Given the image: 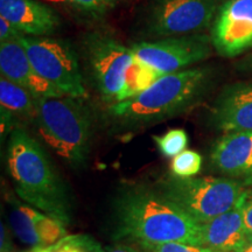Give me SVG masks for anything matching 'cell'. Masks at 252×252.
I'll use <instances>...</instances> for the list:
<instances>
[{"label": "cell", "mask_w": 252, "mask_h": 252, "mask_svg": "<svg viewBox=\"0 0 252 252\" xmlns=\"http://www.w3.org/2000/svg\"><path fill=\"white\" fill-rule=\"evenodd\" d=\"M158 150L166 158H174L184 152L188 144V135L182 128H173L162 135L153 137Z\"/></svg>", "instance_id": "ffe728a7"}, {"label": "cell", "mask_w": 252, "mask_h": 252, "mask_svg": "<svg viewBox=\"0 0 252 252\" xmlns=\"http://www.w3.org/2000/svg\"><path fill=\"white\" fill-rule=\"evenodd\" d=\"M69 1L78 6L83 11L94 14L102 13L108 8L105 0H69Z\"/></svg>", "instance_id": "484cf974"}, {"label": "cell", "mask_w": 252, "mask_h": 252, "mask_svg": "<svg viewBox=\"0 0 252 252\" xmlns=\"http://www.w3.org/2000/svg\"><path fill=\"white\" fill-rule=\"evenodd\" d=\"M30 252H50V249L49 247H39V248H33Z\"/></svg>", "instance_id": "1f68e13d"}, {"label": "cell", "mask_w": 252, "mask_h": 252, "mask_svg": "<svg viewBox=\"0 0 252 252\" xmlns=\"http://www.w3.org/2000/svg\"><path fill=\"white\" fill-rule=\"evenodd\" d=\"M105 252H144L141 249L135 248L132 244H122V243H116L112 247L108 248Z\"/></svg>", "instance_id": "83f0119b"}, {"label": "cell", "mask_w": 252, "mask_h": 252, "mask_svg": "<svg viewBox=\"0 0 252 252\" xmlns=\"http://www.w3.org/2000/svg\"><path fill=\"white\" fill-rule=\"evenodd\" d=\"M210 40L223 58H236L252 49V0H228L220 6Z\"/></svg>", "instance_id": "30bf717a"}, {"label": "cell", "mask_w": 252, "mask_h": 252, "mask_svg": "<svg viewBox=\"0 0 252 252\" xmlns=\"http://www.w3.org/2000/svg\"><path fill=\"white\" fill-rule=\"evenodd\" d=\"M113 217L116 239L137 245L169 242L200 244V223L160 190L124 189L113 204Z\"/></svg>", "instance_id": "6da1fadb"}, {"label": "cell", "mask_w": 252, "mask_h": 252, "mask_svg": "<svg viewBox=\"0 0 252 252\" xmlns=\"http://www.w3.org/2000/svg\"><path fill=\"white\" fill-rule=\"evenodd\" d=\"M238 252H252V235H248L247 241Z\"/></svg>", "instance_id": "f1b7e54d"}, {"label": "cell", "mask_w": 252, "mask_h": 252, "mask_svg": "<svg viewBox=\"0 0 252 252\" xmlns=\"http://www.w3.org/2000/svg\"><path fill=\"white\" fill-rule=\"evenodd\" d=\"M34 226L37 237L40 239L41 247L46 248L55 244L60 239L65 237V224L61 220L54 219V217L47 215V214L34 210Z\"/></svg>", "instance_id": "d6986e66"}, {"label": "cell", "mask_w": 252, "mask_h": 252, "mask_svg": "<svg viewBox=\"0 0 252 252\" xmlns=\"http://www.w3.org/2000/svg\"><path fill=\"white\" fill-rule=\"evenodd\" d=\"M242 210L248 235H252V189L244 191L242 197Z\"/></svg>", "instance_id": "d4e9b609"}, {"label": "cell", "mask_w": 252, "mask_h": 252, "mask_svg": "<svg viewBox=\"0 0 252 252\" xmlns=\"http://www.w3.org/2000/svg\"><path fill=\"white\" fill-rule=\"evenodd\" d=\"M0 72L1 76L25 88L37 98L63 97L35 70L20 39L0 43Z\"/></svg>", "instance_id": "8fae6325"}, {"label": "cell", "mask_w": 252, "mask_h": 252, "mask_svg": "<svg viewBox=\"0 0 252 252\" xmlns=\"http://www.w3.org/2000/svg\"><path fill=\"white\" fill-rule=\"evenodd\" d=\"M24 34L11 24L7 19L0 17V42H8V41H17Z\"/></svg>", "instance_id": "cb8c5ba5"}, {"label": "cell", "mask_w": 252, "mask_h": 252, "mask_svg": "<svg viewBox=\"0 0 252 252\" xmlns=\"http://www.w3.org/2000/svg\"><path fill=\"white\" fill-rule=\"evenodd\" d=\"M216 0H154L149 31L157 37L193 35L215 20Z\"/></svg>", "instance_id": "ba28073f"}, {"label": "cell", "mask_w": 252, "mask_h": 252, "mask_svg": "<svg viewBox=\"0 0 252 252\" xmlns=\"http://www.w3.org/2000/svg\"><path fill=\"white\" fill-rule=\"evenodd\" d=\"M212 40L206 35L162 37L156 41H143L132 45L134 58L157 69L162 75L188 69L202 62L212 54Z\"/></svg>", "instance_id": "9c48e42d"}, {"label": "cell", "mask_w": 252, "mask_h": 252, "mask_svg": "<svg viewBox=\"0 0 252 252\" xmlns=\"http://www.w3.org/2000/svg\"><path fill=\"white\" fill-rule=\"evenodd\" d=\"M49 249L50 252H105L98 242L88 235L65 236Z\"/></svg>", "instance_id": "44dd1931"}, {"label": "cell", "mask_w": 252, "mask_h": 252, "mask_svg": "<svg viewBox=\"0 0 252 252\" xmlns=\"http://www.w3.org/2000/svg\"><path fill=\"white\" fill-rule=\"evenodd\" d=\"M12 251H13V244H12L8 229L5 224H1V252Z\"/></svg>", "instance_id": "4316f807"}, {"label": "cell", "mask_w": 252, "mask_h": 252, "mask_svg": "<svg viewBox=\"0 0 252 252\" xmlns=\"http://www.w3.org/2000/svg\"><path fill=\"white\" fill-rule=\"evenodd\" d=\"M87 56L104 100L117 103L124 90L126 74L134 61L131 48L104 34H91L86 42Z\"/></svg>", "instance_id": "52a82bcc"}, {"label": "cell", "mask_w": 252, "mask_h": 252, "mask_svg": "<svg viewBox=\"0 0 252 252\" xmlns=\"http://www.w3.org/2000/svg\"><path fill=\"white\" fill-rule=\"evenodd\" d=\"M0 17L27 36H48L60 23L58 14L37 0H0Z\"/></svg>", "instance_id": "4fadbf2b"}, {"label": "cell", "mask_w": 252, "mask_h": 252, "mask_svg": "<svg viewBox=\"0 0 252 252\" xmlns=\"http://www.w3.org/2000/svg\"><path fill=\"white\" fill-rule=\"evenodd\" d=\"M39 99L30 91L4 76L0 77V105L14 117L36 119Z\"/></svg>", "instance_id": "2e32d148"}, {"label": "cell", "mask_w": 252, "mask_h": 252, "mask_svg": "<svg viewBox=\"0 0 252 252\" xmlns=\"http://www.w3.org/2000/svg\"><path fill=\"white\" fill-rule=\"evenodd\" d=\"M242 64H243V67L245 68V69H248L249 71H251L252 72V54L249 56V58L245 60V61L242 63Z\"/></svg>", "instance_id": "f546056e"}, {"label": "cell", "mask_w": 252, "mask_h": 252, "mask_svg": "<svg viewBox=\"0 0 252 252\" xmlns=\"http://www.w3.org/2000/svg\"><path fill=\"white\" fill-rule=\"evenodd\" d=\"M47 1H52V2H65V1H69V0H47Z\"/></svg>", "instance_id": "d6a6232c"}, {"label": "cell", "mask_w": 252, "mask_h": 252, "mask_svg": "<svg viewBox=\"0 0 252 252\" xmlns=\"http://www.w3.org/2000/svg\"><path fill=\"white\" fill-rule=\"evenodd\" d=\"M123 1H125V0H105L108 7H113V6H116L117 4H121V2H123Z\"/></svg>", "instance_id": "4dcf8cb0"}, {"label": "cell", "mask_w": 252, "mask_h": 252, "mask_svg": "<svg viewBox=\"0 0 252 252\" xmlns=\"http://www.w3.org/2000/svg\"><path fill=\"white\" fill-rule=\"evenodd\" d=\"M212 162L230 176H252V132H229L214 146Z\"/></svg>", "instance_id": "9a60e30c"}, {"label": "cell", "mask_w": 252, "mask_h": 252, "mask_svg": "<svg viewBox=\"0 0 252 252\" xmlns=\"http://www.w3.org/2000/svg\"><path fill=\"white\" fill-rule=\"evenodd\" d=\"M213 122L226 133L252 132V83L226 87L214 105Z\"/></svg>", "instance_id": "7c38bea8"}, {"label": "cell", "mask_w": 252, "mask_h": 252, "mask_svg": "<svg viewBox=\"0 0 252 252\" xmlns=\"http://www.w3.org/2000/svg\"><path fill=\"white\" fill-rule=\"evenodd\" d=\"M34 207H28L25 204L17 203L12 209L9 222L14 234L21 242L33 248L41 247L40 239L37 237L34 226Z\"/></svg>", "instance_id": "ac0fdd59"}, {"label": "cell", "mask_w": 252, "mask_h": 252, "mask_svg": "<svg viewBox=\"0 0 252 252\" xmlns=\"http://www.w3.org/2000/svg\"><path fill=\"white\" fill-rule=\"evenodd\" d=\"M20 42L35 70L63 96H86L77 55L70 45L49 36L23 35Z\"/></svg>", "instance_id": "8992f818"}, {"label": "cell", "mask_w": 252, "mask_h": 252, "mask_svg": "<svg viewBox=\"0 0 252 252\" xmlns=\"http://www.w3.org/2000/svg\"><path fill=\"white\" fill-rule=\"evenodd\" d=\"M247 238L241 198L231 210L201 224L198 245L212 252H238Z\"/></svg>", "instance_id": "5bb4252c"}, {"label": "cell", "mask_w": 252, "mask_h": 252, "mask_svg": "<svg viewBox=\"0 0 252 252\" xmlns=\"http://www.w3.org/2000/svg\"><path fill=\"white\" fill-rule=\"evenodd\" d=\"M7 167L17 194L40 212L68 225L71 201L68 188L48 154L26 130L15 127L7 146Z\"/></svg>", "instance_id": "7a4b0ae2"}, {"label": "cell", "mask_w": 252, "mask_h": 252, "mask_svg": "<svg viewBox=\"0 0 252 252\" xmlns=\"http://www.w3.org/2000/svg\"><path fill=\"white\" fill-rule=\"evenodd\" d=\"M35 123L45 143L72 168L87 165L93 141V116L81 98L43 97Z\"/></svg>", "instance_id": "277c9868"}, {"label": "cell", "mask_w": 252, "mask_h": 252, "mask_svg": "<svg viewBox=\"0 0 252 252\" xmlns=\"http://www.w3.org/2000/svg\"><path fill=\"white\" fill-rule=\"evenodd\" d=\"M213 70L189 68L162 75L150 89L132 98L111 104L109 112L124 125H146L187 111L210 88Z\"/></svg>", "instance_id": "3957f363"}, {"label": "cell", "mask_w": 252, "mask_h": 252, "mask_svg": "<svg viewBox=\"0 0 252 252\" xmlns=\"http://www.w3.org/2000/svg\"><path fill=\"white\" fill-rule=\"evenodd\" d=\"M161 76L162 74L157 69L134 58L133 63L130 65L127 74H126L124 90H123L118 102L132 98V97L150 89Z\"/></svg>", "instance_id": "e0dca14e"}, {"label": "cell", "mask_w": 252, "mask_h": 252, "mask_svg": "<svg viewBox=\"0 0 252 252\" xmlns=\"http://www.w3.org/2000/svg\"><path fill=\"white\" fill-rule=\"evenodd\" d=\"M160 191L203 224L237 206L245 189L234 179L172 175L163 180Z\"/></svg>", "instance_id": "5b68a950"}, {"label": "cell", "mask_w": 252, "mask_h": 252, "mask_svg": "<svg viewBox=\"0 0 252 252\" xmlns=\"http://www.w3.org/2000/svg\"><path fill=\"white\" fill-rule=\"evenodd\" d=\"M144 252H212L209 249L198 245H191L180 242H169L161 244H140L138 245Z\"/></svg>", "instance_id": "603a6c76"}, {"label": "cell", "mask_w": 252, "mask_h": 252, "mask_svg": "<svg viewBox=\"0 0 252 252\" xmlns=\"http://www.w3.org/2000/svg\"><path fill=\"white\" fill-rule=\"evenodd\" d=\"M202 167V157L197 152L185 150L184 152L173 158L171 162V173L176 178H193Z\"/></svg>", "instance_id": "7402d4cb"}]
</instances>
